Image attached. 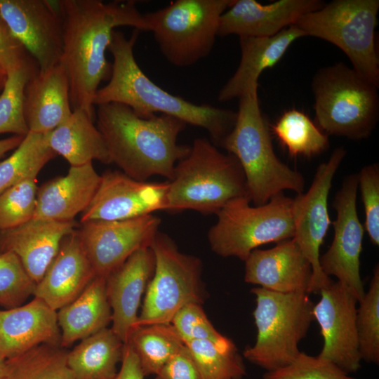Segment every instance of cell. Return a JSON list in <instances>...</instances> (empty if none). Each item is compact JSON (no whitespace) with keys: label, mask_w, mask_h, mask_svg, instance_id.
Instances as JSON below:
<instances>
[{"label":"cell","mask_w":379,"mask_h":379,"mask_svg":"<svg viewBox=\"0 0 379 379\" xmlns=\"http://www.w3.org/2000/svg\"><path fill=\"white\" fill-rule=\"evenodd\" d=\"M56 2L63 20V47L59 63L68 76L72 108L81 109L95 120L94 96L100 83L109 80L111 74L112 65L105 54L113 31L121 26L149 31L148 23L134 1Z\"/></svg>","instance_id":"obj_1"},{"label":"cell","mask_w":379,"mask_h":379,"mask_svg":"<svg viewBox=\"0 0 379 379\" xmlns=\"http://www.w3.org/2000/svg\"><path fill=\"white\" fill-rule=\"evenodd\" d=\"M139 32L134 29L127 38L123 32L113 31L108 48L113 57L110 77L107 84L96 91L94 106L116 102L129 107L145 118L158 113L172 116L187 124L204 128L212 142L219 145L232 129L237 112L191 102L154 84L140 69L134 56Z\"/></svg>","instance_id":"obj_2"},{"label":"cell","mask_w":379,"mask_h":379,"mask_svg":"<svg viewBox=\"0 0 379 379\" xmlns=\"http://www.w3.org/2000/svg\"><path fill=\"white\" fill-rule=\"evenodd\" d=\"M96 107V126L112 163L138 180L146 181L153 175L172 179L175 165L190 149L178 142L186 123L161 114L142 117L116 102Z\"/></svg>","instance_id":"obj_3"},{"label":"cell","mask_w":379,"mask_h":379,"mask_svg":"<svg viewBox=\"0 0 379 379\" xmlns=\"http://www.w3.org/2000/svg\"><path fill=\"white\" fill-rule=\"evenodd\" d=\"M258 90V84L253 85L239 98L234 125L218 145L240 164L254 206L266 204L284 190L302 194L305 185L303 175L277 157L260 108Z\"/></svg>","instance_id":"obj_4"},{"label":"cell","mask_w":379,"mask_h":379,"mask_svg":"<svg viewBox=\"0 0 379 379\" xmlns=\"http://www.w3.org/2000/svg\"><path fill=\"white\" fill-rule=\"evenodd\" d=\"M168 184L167 211L216 214L229 201L248 197L238 160L206 138L194 140L188 154L175 165Z\"/></svg>","instance_id":"obj_5"},{"label":"cell","mask_w":379,"mask_h":379,"mask_svg":"<svg viewBox=\"0 0 379 379\" xmlns=\"http://www.w3.org/2000/svg\"><path fill=\"white\" fill-rule=\"evenodd\" d=\"M378 88L343 62L321 68L312 81L316 125L327 135L368 138L379 118Z\"/></svg>","instance_id":"obj_6"},{"label":"cell","mask_w":379,"mask_h":379,"mask_svg":"<svg viewBox=\"0 0 379 379\" xmlns=\"http://www.w3.org/2000/svg\"><path fill=\"white\" fill-rule=\"evenodd\" d=\"M251 292L255 296L257 335L243 357L266 372L283 368L300 353L299 343L314 321V302L307 293H282L259 286Z\"/></svg>","instance_id":"obj_7"},{"label":"cell","mask_w":379,"mask_h":379,"mask_svg":"<svg viewBox=\"0 0 379 379\" xmlns=\"http://www.w3.org/2000/svg\"><path fill=\"white\" fill-rule=\"evenodd\" d=\"M378 11V0H334L302 15L294 25L307 36L336 46L357 73L379 87L375 43Z\"/></svg>","instance_id":"obj_8"},{"label":"cell","mask_w":379,"mask_h":379,"mask_svg":"<svg viewBox=\"0 0 379 379\" xmlns=\"http://www.w3.org/2000/svg\"><path fill=\"white\" fill-rule=\"evenodd\" d=\"M250 203L247 197L237 198L215 214L208 240L217 255L244 261L262 245L293 238V198L281 193L262 205Z\"/></svg>","instance_id":"obj_9"},{"label":"cell","mask_w":379,"mask_h":379,"mask_svg":"<svg viewBox=\"0 0 379 379\" xmlns=\"http://www.w3.org/2000/svg\"><path fill=\"white\" fill-rule=\"evenodd\" d=\"M233 1L176 0L145 13V17L166 60L173 66L186 67L210 54L220 17Z\"/></svg>","instance_id":"obj_10"},{"label":"cell","mask_w":379,"mask_h":379,"mask_svg":"<svg viewBox=\"0 0 379 379\" xmlns=\"http://www.w3.org/2000/svg\"><path fill=\"white\" fill-rule=\"evenodd\" d=\"M150 247L154 256V271L136 327L171 324L183 306L201 305L206 297L199 258L180 252L173 240L159 231Z\"/></svg>","instance_id":"obj_11"},{"label":"cell","mask_w":379,"mask_h":379,"mask_svg":"<svg viewBox=\"0 0 379 379\" xmlns=\"http://www.w3.org/2000/svg\"><path fill=\"white\" fill-rule=\"evenodd\" d=\"M347 151L335 148L327 161L317 167L310 189L293 198V239L312 265L309 294H319L332 280L319 265L320 248L331 224L328 199L332 182Z\"/></svg>","instance_id":"obj_12"},{"label":"cell","mask_w":379,"mask_h":379,"mask_svg":"<svg viewBox=\"0 0 379 379\" xmlns=\"http://www.w3.org/2000/svg\"><path fill=\"white\" fill-rule=\"evenodd\" d=\"M357 173L344 178L335 194L333 207L334 236L328 250L319 257L322 272L333 276L353 293L358 302L365 291L360 274V257L364 234L357 210Z\"/></svg>","instance_id":"obj_13"},{"label":"cell","mask_w":379,"mask_h":379,"mask_svg":"<svg viewBox=\"0 0 379 379\" xmlns=\"http://www.w3.org/2000/svg\"><path fill=\"white\" fill-rule=\"evenodd\" d=\"M161 219L148 214L121 220H91L77 229L95 276L106 278L136 251L150 247Z\"/></svg>","instance_id":"obj_14"},{"label":"cell","mask_w":379,"mask_h":379,"mask_svg":"<svg viewBox=\"0 0 379 379\" xmlns=\"http://www.w3.org/2000/svg\"><path fill=\"white\" fill-rule=\"evenodd\" d=\"M313 315L319 326L324 344L319 357L327 359L347 373L361 368L356 325L357 299L348 288L332 281L319 293Z\"/></svg>","instance_id":"obj_15"},{"label":"cell","mask_w":379,"mask_h":379,"mask_svg":"<svg viewBox=\"0 0 379 379\" xmlns=\"http://www.w3.org/2000/svg\"><path fill=\"white\" fill-rule=\"evenodd\" d=\"M0 18L35 60L39 70L60 62L63 20L46 0H0Z\"/></svg>","instance_id":"obj_16"},{"label":"cell","mask_w":379,"mask_h":379,"mask_svg":"<svg viewBox=\"0 0 379 379\" xmlns=\"http://www.w3.org/2000/svg\"><path fill=\"white\" fill-rule=\"evenodd\" d=\"M168 185V181H140L121 171H106L100 175L90 204L81 213L80 222L121 220L166 211Z\"/></svg>","instance_id":"obj_17"},{"label":"cell","mask_w":379,"mask_h":379,"mask_svg":"<svg viewBox=\"0 0 379 379\" xmlns=\"http://www.w3.org/2000/svg\"><path fill=\"white\" fill-rule=\"evenodd\" d=\"M244 262L246 283L282 293L309 294L312 265L293 238L269 249L256 248Z\"/></svg>","instance_id":"obj_18"},{"label":"cell","mask_w":379,"mask_h":379,"mask_svg":"<svg viewBox=\"0 0 379 379\" xmlns=\"http://www.w3.org/2000/svg\"><path fill=\"white\" fill-rule=\"evenodd\" d=\"M324 4L321 0H279L268 4L234 0L220 17L218 36H271Z\"/></svg>","instance_id":"obj_19"},{"label":"cell","mask_w":379,"mask_h":379,"mask_svg":"<svg viewBox=\"0 0 379 379\" xmlns=\"http://www.w3.org/2000/svg\"><path fill=\"white\" fill-rule=\"evenodd\" d=\"M151 247L134 252L106 277V293L112 309L111 329L126 343L136 327L141 298L154 271Z\"/></svg>","instance_id":"obj_20"},{"label":"cell","mask_w":379,"mask_h":379,"mask_svg":"<svg viewBox=\"0 0 379 379\" xmlns=\"http://www.w3.org/2000/svg\"><path fill=\"white\" fill-rule=\"evenodd\" d=\"M78 227L75 220L33 218L17 227L0 230V254L15 253L38 283L57 254L62 239Z\"/></svg>","instance_id":"obj_21"},{"label":"cell","mask_w":379,"mask_h":379,"mask_svg":"<svg viewBox=\"0 0 379 379\" xmlns=\"http://www.w3.org/2000/svg\"><path fill=\"white\" fill-rule=\"evenodd\" d=\"M42 344L60 346L57 311L37 297L0 310V359L15 357Z\"/></svg>","instance_id":"obj_22"},{"label":"cell","mask_w":379,"mask_h":379,"mask_svg":"<svg viewBox=\"0 0 379 379\" xmlns=\"http://www.w3.org/2000/svg\"><path fill=\"white\" fill-rule=\"evenodd\" d=\"M95 277L75 230L62 239L33 295L57 311L79 297Z\"/></svg>","instance_id":"obj_23"},{"label":"cell","mask_w":379,"mask_h":379,"mask_svg":"<svg viewBox=\"0 0 379 379\" xmlns=\"http://www.w3.org/2000/svg\"><path fill=\"white\" fill-rule=\"evenodd\" d=\"M69 83L60 63L39 70L28 81L25 90L24 114L32 133L45 134L72 114Z\"/></svg>","instance_id":"obj_24"},{"label":"cell","mask_w":379,"mask_h":379,"mask_svg":"<svg viewBox=\"0 0 379 379\" xmlns=\"http://www.w3.org/2000/svg\"><path fill=\"white\" fill-rule=\"evenodd\" d=\"M100 180L93 162L70 166L67 173L53 178L37 190L34 218L72 221L88 206Z\"/></svg>","instance_id":"obj_25"},{"label":"cell","mask_w":379,"mask_h":379,"mask_svg":"<svg viewBox=\"0 0 379 379\" xmlns=\"http://www.w3.org/2000/svg\"><path fill=\"white\" fill-rule=\"evenodd\" d=\"M303 36H307L305 33L294 25L271 36H240L239 66L219 91L218 100L226 102L239 98L250 87L258 84L264 70L276 65L290 46Z\"/></svg>","instance_id":"obj_26"},{"label":"cell","mask_w":379,"mask_h":379,"mask_svg":"<svg viewBox=\"0 0 379 379\" xmlns=\"http://www.w3.org/2000/svg\"><path fill=\"white\" fill-rule=\"evenodd\" d=\"M57 317L63 348L107 328L112 314L106 278L96 276L79 297L58 310Z\"/></svg>","instance_id":"obj_27"},{"label":"cell","mask_w":379,"mask_h":379,"mask_svg":"<svg viewBox=\"0 0 379 379\" xmlns=\"http://www.w3.org/2000/svg\"><path fill=\"white\" fill-rule=\"evenodd\" d=\"M94 121L83 109H72L63 123L44 134L46 143L70 166L84 165L93 160L111 164L105 142Z\"/></svg>","instance_id":"obj_28"},{"label":"cell","mask_w":379,"mask_h":379,"mask_svg":"<svg viewBox=\"0 0 379 379\" xmlns=\"http://www.w3.org/2000/svg\"><path fill=\"white\" fill-rule=\"evenodd\" d=\"M124 343L109 328L83 339L67 354L75 379H111L121 361Z\"/></svg>","instance_id":"obj_29"},{"label":"cell","mask_w":379,"mask_h":379,"mask_svg":"<svg viewBox=\"0 0 379 379\" xmlns=\"http://www.w3.org/2000/svg\"><path fill=\"white\" fill-rule=\"evenodd\" d=\"M145 376L155 375L185 343L171 324H157L135 328L128 338Z\"/></svg>","instance_id":"obj_30"},{"label":"cell","mask_w":379,"mask_h":379,"mask_svg":"<svg viewBox=\"0 0 379 379\" xmlns=\"http://www.w3.org/2000/svg\"><path fill=\"white\" fill-rule=\"evenodd\" d=\"M272 133L291 157L310 158L326 151L328 135L303 112L285 111L271 127Z\"/></svg>","instance_id":"obj_31"},{"label":"cell","mask_w":379,"mask_h":379,"mask_svg":"<svg viewBox=\"0 0 379 379\" xmlns=\"http://www.w3.org/2000/svg\"><path fill=\"white\" fill-rule=\"evenodd\" d=\"M56 156L44 134L29 132L13 154L0 162V194L27 178H36Z\"/></svg>","instance_id":"obj_32"},{"label":"cell","mask_w":379,"mask_h":379,"mask_svg":"<svg viewBox=\"0 0 379 379\" xmlns=\"http://www.w3.org/2000/svg\"><path fill=\"white\" fill-rule=\"evenodd\" d=\"M68 350L42 344L6 359V379H75L67 365Z\"/></svg>","instance_id":"obj_33"},{"label":"cell","mask_w":379,"mask_h":379,"mask_svg":"<svg viewBox=\"0 0 379 379\" xmlns=\"http://www.w3.org/2000/svg\"><path fill=\"white\" fill-rule=\"evenodd\" d=\"M185 345L201 379H243L246 375L243 357L231 339L224 343L195 340Z\"/></svg>","instance_id":"obj_34"},{"label":"cell","mask_w":379,"mask_h":379,"mask_svg":"<svg viewBox=\"0 0 379 379\" xmlns=\"http://www.w3.org/2000/svg\"><path fill=\"white\" fill-rule=\"evenodd\" d=\"M30 57L7 72L0 92V134L25 136L29 132L24 114L25 90L29 79L39 69Z\"/></svg>","instance_id":"obj_35"},{"label":"cell","mask_w":379,"mask_h":379,"mask_svg":"<svg viewBox=\"0 0 379 379\" xmlns=\"http://www.w3.org/2000/svg\"><path fill=\"white\" fill-rule=\"evenodd\" d=\"M356 325L361 360L379 364V267L373 269L368 289L358 302Z\"/></svg>","instance_id":"obj_36"},{"label":"cell","mask_w":379,"mask_h":379,"mask_svg":"<svg viewBox=\"0 0 379 379\" xmlns=\"http://www.w3.org/2000/svg\"><path fill=\"white\" fill-rule=\"evenodd\" d=\"M37 190L36 178H30L0 194V230L17 227L34 218Z\"/></svg>","instance_id":"obj_37"},{"label":"cell","mask_w":379,"mask_h":379,"mask_svg":"<svg viewBox=\"0 0 379 379\" xmlns=\"http://www.w3.org/2000/svg\"><path fill=\"white\" fill-rule=\"evenodd\" d=\"M36 283L29 276L18 257L12 252L0 254V306L19 307L34 295Z\"/></svg>","instance_id":"obj_38"},{"label":"cell","mask_w":379,"mask_h":379,"mask_svg":"<svg viewBox=\"0 0 379 379\" xmlns=\"http://www.w3.org/2000/svg\"><path fill=\"white\" fill-rule=\"evenodd\" d=\"M263 379H357L333 362L300 352L290 364L263 374Z\"/></svg>","instance_id":"obj_39"},{"label":"cell","mask_w":379,"mask_h":379,"mask_svg":"<svg viewBox=\"0 0 379 379\" xmlns=\"http://www.w3.org/2000/svg\"><path fill=\"white\" fill-rule=\"evenodd\" d=\"M171 324L185 344L195 340L224 343L230 340L214 328L201 304L183 306L174 315Z\"/></svg>","instance_id":"obj_40"},{"label":"cell","mask_w":379,"mask_h":379,"mask_svg":"<svg viewBox=\"0 0 379 379\" xmlns=\"http://www.w3.org/2000/svg\"><path fill=\"white\" fill-rule=\"evenodd\" d=\"M364 208V230L375 246L379 245V166L378 163L364 166L357 173Z\"/></svg>","instance_id":"obj_41"},{"label":"cell","mask_w":379,"mask_h":379,"mask_svg":"<svg viewBox=\"0 0 379 379\" xmlns=\"http://www.w3.org/2000/svg\"><path fill=\"white\" fill-rule=\"evenodd\" d=\"M30 57L0 18V67L7 74Z\"/></svg>","instance_id":"obj_42"},{"label":"cell","mask_w":379,"mask_h":379,"mask_svg":"<svg viewBox=\"0 0 379 379\" xmlns=\"http://www.w3.org/2000/svg\"><path fill=\"white\" fill-rule=\"evenodd\" d=\"M155 379H201L185 345L155 374Z\"/></svg>","instance_id":"obj_43"},{"label":"cell","mask_w":379,"mask_h":379,"mask_svg":"<svg viewBox=\"0 0 379 379\" xmlns=\"http://www.w3.org/2000/svg\"><path fill=\"white\" fill-rule=\"evenodd\" d=\"M121 362L120 370L111 379H144L145 377L138 357L128 343H124Z\"/></svg>","instance_id":"obj_44"},{"label":"cell","mask_w":379,"mask_h":379,"mask_svg":"<svg viewBox=\"0 0 379 379\" xmlns=\"http://www.w3.org/2000/svg\"><path fill=\"white\" fill-rule=\"evenodd\" d=\"M25 136L13 135L0 140V159L8 152L15 149L22 141Z\"/></svg>","instance_id":"obj_45"},{"label":"cell","mask_w":379,"mask_h":379,"mask_svg":"<svg viewBox=\"0 0 379 379\" xmlns=\"http://www.w3.org/2000/svg\"><path fill=\"white\" fill-rule=\"evenodd\" d=\"M7 371L6 359H0V379H6Z\"/></svg>","instance_id":"obj_46"},{"label":"cell","mask_w":379,"mask_h":379,"mask_svg":"<svg viewBox=\"0 0 379 379\" xmlns=\"http://www.w3.org/2000/svg\"><path fill=\"white\" fill-rule=\"evenodd\" d=\"M7 74L5 71H4L0 67V92L2 91L4 86L6 80Z\"/></svg>","instance_id":"obj_47"}]
</instances>
